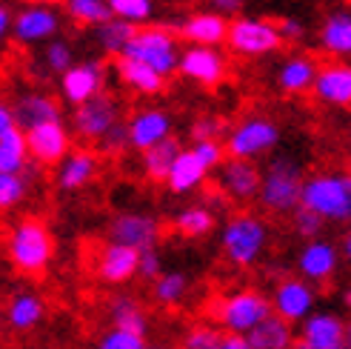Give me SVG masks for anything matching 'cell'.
<instances>
[{
  "instance_id": "6da1fadb",
  "label": "cell",
  "mask_w": 351,
  "mask_h": 349,
  "mask_svg": "<svg viewBox=\"0 0 351 349\" xmlns=\"http://www.w3.org/2000/svg\"><path fill=\"white\" fill-rule=\"evenodd\" d=\"M303 169L289 155H280L269 164V169L263 172V186H260V203L269 212L286 215L297 212L303 201Z\"/></svg>"
},
{
  "instance_id": "7a4b0ae2",
  "label": "cell",
  "mask_w": 351,
  "mask_h": 349,
  "mask_svg": "<svg viewBox=\"0 0 351 349\" xmlns=\"http://www.w3.org/2000/svg\"><path fill=\"white\" fill-rule=\"evenodd\" d=\"M300 206L317 212L323 221H351V174H311L303 183Z\"/></svg>"
},
{
  "instance_id": "3957f363",
  "label": "cell",
  "mask_w": 351,
  "mask_h": 349,
  "mask_svg": "<svg viewBox=\"0 0 351 349\" xmlns=\"http://www.w3.org/2000/svg\"><path fill=\"white\" fill-rule=\"evenodd\" d=\"M51 255H55V240L43 221L23 218L14 223L9 235V258L17 269L26 275H38L49 267Z\"/></svg>"
},
{
  "instance_id": "277c9868",
  "label": "cell",
  "mask_w": 351,
  "mask_h": 349,
  "mask_svg": "<svg viewBox=\"0 0 351 349\" xmlns=\"http://www.w3.org/2000/svg\"><path fill=\"white\" fill-rule=\"evenodd\" d=\"M215 321L226 329V333H252L266 318L274 315V306L263 292L257 289H240L220 298L215 304Z\"/></svg>"
},
{
  "instance_id": "5b68a950",
  "label": "cell",
  "mask_w": 351,
  "mask_h": 349,
  "mask_svg": "<svg viewBox=\"0 0 351 349\" xmlns=\"http://www.w3.org/2000/svg\"><path fill=\"white\" fill-rule=\"evenodd\" d=\"M123 55L146 63L149 69H154V72L163 75V78H169L171 72H178V66H180L178 34H174L171 29H163V26L137 29L134 41L129 43V49L123 52Z\"/></svg>"
},
{
  "instance_id": "8992f818",
  "label": "cell",
  "mask_w": 351,
  "mask_h": 349,
  "mask_svg": "<svg viewBox=\"0 0 351 349\" xmlns=\"http://www.w3.org/2000/svg\"><path fill=\"white\" fill-rule=\"evenodd\" d=\"M269 240V226L254 215H234L223 229V252L234 267H252Z\"/></svg>"
},
{
  "instance_id": "52a82bcc",
  "label": "cell",
  "mask_w": 351,
  "mask_h": 349,
  "mask_svg": "<svg viewBox=\"0 0 351 349\" xmlns=\"http://www.w3.org/2000/svg\"><path fill=\"white\" fill-rule=\"evenodd\" d=\"M232 52L245 58H257V55H269V52L280 49L283 38L274 23L263 21V17H237L229 23V38H226Z\"/></svg>"
},
{
  "instance_id": "ba28073f",
  "label": "cell",
  "mask_w": 351,
  "mask_h": 349,
  "mask_svg": "<svg viewBox=\"0 0 351 349\" xmlns=\"http://www.w3.org/2000/svg\"><path fill=\"white\" fill-rule=\"evenodd\" d=\"M277 141H280L277 124H271L269 117H249L229 132L226 152L237 161H249V158H257V155H266L269 149H274Z\"/></svg>"
},
{
  "instance_id": "9c48e42d",
  "label": "cell",
  "mask_w": 351,
  "mask_h": 349,
  "mask_svg": "<svg viewBox=\"0 0 351 349\" xmlns=\"http://www.w3.org/2000/svg\"><path fill=\"white\" fill-rule=\"evenodd\" d=\"M157 238H160V221L146 212H123L109 223V240L137 252L154 249Z\"/></svg>"
},
{
  "instance_id": "30bf717a",
  "label": "cell",
  "mask_w": 351,
  "mask_h": 349,
  "mask_svg": "<svg viewBox=\"0 0 351 349\" xmlns=\"http://www.w3.org/2000/svg\"><path fill=\"white\" fill-rule=\"evenodd\" d=\"M103 83H106V63L83 60V63H75L66 75H60V92L77 109L103 92Z\"/></svg>"
},
{
  "instance_id": "8fae6325",
  "label": "cell",
  "mask_w": 351,
  "mask_h": 349,
  "mask_svg": "<svg viewBox=\"0 0 351 349\" xmlns=\"http://www.w3.org/2000/svg\"><path fill=\"white\" fill-rule=\"evenodd\" d=\"M117 115H120L117 98L112 92H100L97 98L75 109V132L83 141H100L114 124H120Z\"/></svg>"
},
{
  "instance_id": "7c38bea8",
  "label": "cell",
  "mask_w": 351,
  "mask_h": 349,
  "mask_svg": "<svg viewBox=\"0 0 351 349\" xmlns=\"http://www.w3.org/2000/svg\"><path fill=\"white\" fill-rule=\"evenodd\" d=\"M26 144H29V155L32 161H38L40 166L66 161L69 146H72V137H69V129L63 126V120H55V124H43L26 132Z\"/></svg>"
},
{
  "instance_id": "4fadbf2b",
  "label": "cell",
  "mask_w": 351,
  "mask_h": 349,
  "mask_svg": "<svg viewBox=\"0 0 351 349\" xmlns=\"http://www.w3.org/2000/svg\"><path fill=\"white\" fill-rule=\"evenodd\" d=\"M271 306H274V315L283 318V321H289V324L306 321V318L311 315V306H314V289H311L306 281L286 278V281L277 284L274 298H271Z\"/></svg>"
},
{
  "instance_id": "5bb4252c",
  "label": "cell",
  "mask_w": 351,
  "mask_h": 349,
  "mask_svg": "<svg viewBox=\"0 0 351 349\" xmlns=\"http://www.w3.org/2000/svg\"><path fill=\"white\" fill-rule=\"evenodd\" d=\"M178 72L195 83L203 86H217L226 78V60L217 49H208V46H191L180 55V66Z\"/></svg>"
},
{
  "instance_id": "9a60e30c",
  "label": "cell",
  "mask_w": 351,
  "mask_h": 349,
  "mask_svg": "<svg viewBox=\"0 0 351 349\" xmlns=\"http://www.w3.org/2000/svg\"><path fill=\"white\" fill-rule=\"evenodd\" d=\"M60 29V14L51 6H26L17 12L14 23H12V34L21 43H40L55 38Z\"/></svg>"
},
{
  "instance_id": "2e32d148",
  "label": "cell",
  "mask_w": 351,
  "mask_h": 349,
  "mask_svg": "<svg viewBox=\"0 0 351 349\" xmlns=\"http://www.w3.org/2000/svg\"><path fill=\"white\" fill-rule=\"evenodd\" d=\"M140 267V252L120 247V243H106L95 260V272L103 284H126L137 275Z\"/></svg>"
},
{
  "instance_id": "e0dca14e",
  "label": "cell",
  "mask_w": 351,
  "mask_h": 349,
  "mask_svg": "<svg viewBox=\"0 0 351 349\" xmlns=\"http://www.w3.org/2000/svg\"><path fill=\"white\" fill-rule=\"evenodd\" d=\"M220 189L234 201H252L260 195L263 186V172L252 164V161H226L220 169Z\"/></svg>"
},
{
  "instance_id": "ac0fdd59",
  "label": "cell",
  "mask_w": 351,
  "mask_h": 349,
  "mask_svg": "<svg viewBox=\"0 0 351 349\" xmlns=\"http://www.w3.org/2000/svg\"><path fill=\"white\" fill-rule=\"evenodd\" d=\"M166 137H171V117L163 109H140L129 120V141L140 152H149Z\"/></svg>"
},
{
  "instance_id": "d6986e66",
  "label": "cell",
  "mask_w": 351,
  "mask_h": 349,
  "mask_svg": "<svg viewBox=\"0 0 351 349\" xmlns=\"http://www.w3.org/2000/svg\"><path fill=\"white\" fill-rule=\"evenodd\" d=\"M229 23L223 14H215V12H200V14H191L178 26V34L183 41L195 43V46H208L215 49L220 46L226 38H229Z\"/></svg>"
},
{
  "instance_id": "ffe728a7",
  "label": "cell",
  "mask_w": 351,
  "mask_h": 349,
  "mask_svg": "<svg viewBox=\"0 0 351 349\" xmlns=\"http://www.w3.org/2000/svg\"><path fill=\"white\" fill-rule=\"evenodd\" d=\"M311 92H314L317 100L331 103V106H348L351 103V66L348 63L320 66Z\"/></svg>"
},
{
  "instance_id": "44dd1931",
  "label": "cell",
  "mask_w": 351,
  "mask_h": 349,
  "mask_svg": "<svg viewBox=\"0 0 351 349\" xmlns=\"http://www.w3.org/2000/svg\"><path fill=\"white\" fill-rule=\"evenodd\" d=\"M12 109H14L17 126H21L23 132L60 120V103L55 98H49V95H40V92H29L23 98H17V103Z\"/></svg>"
},
{
  "instance_id": "7402d4cb",
  "label": "cell",
  "mask_w": 351,
  "mask_h": 349,
  "mask_svg": "<svg viewBox=\"0 0 351 349\" xmlns=\"http://www.w3.org/2000/svg\"><path fill=\"white\" fill-rule=\"evenodd\" d=\"M300 341H306L314 349H343L346 346V324L337 315H308L303 321V335Z\"/></svg>"
},
{
  "instance_id": "603a6c76",
  "label": "cell",
  "mask_w": 351,
  "mask_h": 349,
  "mask_svg": "<svg viewBox=\"0 0 351 349\" xmlns=\"http://www.w3.org/2000/svg\"><path fill=\"white\" fill-rule=\"evenodd\" d=\"M297 267L308 281H328L337 269V249L328 240H311L297 258Z\"/></svg>"
},
{
  "instance_id": "cb8c5ba5",
  "label": "cell",
  "mask_w": 351,
  "mask_h": 349,
  "mask_svg": "<svg viewBox=\"0 0 351 349\" xmlns=\"http://www.w3.org/2000/svg\"><path fill=\"white\" fill-rule=\"evenodd\" d=\"M114 72H117V78L123 83L132 86V89H137L140 95H160L163 86H166L163 75H157L154 69H149L146 63H140L134 58H126V55L114 58Z\"/></svg>"
},
{
  "instance_id": "d4e9b609",
  "label": "cell",
  "mask_w": 351,
  "mask_h": 349,
  "mask_svg": "<svg viewBox=\"0 0 351 349\" xmlns=\"http://www.w3.org/2000/svg\"><path fill=\"white\" fill-rule=\"evenodd\" d=\"M206 174H208L206 164L191 149H183L178 155V161H174L171 172H169L166 186L174 192V195H186V192H195L206 181Z\"/></svg>"
},
{
  "instance_id": "484cf974",
  "label": "cell",
  "mask_w": 351,
  "mask_h": 349,
  "mask_svg": "<svg viewBox=\"0 0 351 349\" xmlns=\"http://www.w3.org/2000/svg\"><path fill=\"white\" fill-rule=\"evenodd\" d=\"M95 174H97V155L89 149H77L60 164L58 186L63 192H75V189H83Z\"/></svg>"
},
{
  "instance_id": "4316f807",
  "label": "cell",
  "mask_w": 351,
  "mask_h": 349,
  "mask_svg": "<svg viewBox=\"0 0 351 349\" xmlns=\"http://www.w3.org/2000/svg\"><path fill=\"white\" fill-rule=\"evenodd\" d=\"M109 318H112L114 329H123V333L146 338V329H149L146 312L132 295H114V298L109 301Z\"/></svg>"
},
{
  "instance_id": "83f0119b",
  "label": "cell",
  "mask_w": 351,
  "mask_h": 349,
  "mask_svg": "<svg viewBox=\"0 0 351 349\" xmlns=\"http://www.w3.org/2000/svg\"><path fill=\"white\" fill-rule=\"evenodd\" d=\"M320 66L314 63L311 58H291L280 66V75H277V86L283 89L286 95H300L306 89H311L314 80H317Z\"/></svg>"
},
{
  "instance_id": "f1b7e54d",
  "label": "cell",
  "mask_w": 351,
  "mask_h": 349,
  "mask_svg": "<svg viewBox=\"0 0 351 349\" xmlns=\"http://www.w3.org/2000/svg\"><path fill=\"white\" fill-rule=\"evenodd\" d=\"M252 349H294V333H291V324L283 318H266L260 326H254L249 335Z\"/></svg>"
},
{
  "instance_id": "f546056e",
  "label": "cell",
  "mask_w": 351,
  "mask_h": 349,
  "mask_svg": "<svg viewBox=\"0 0 351 349\" xmlns=\"http://www.w3.org/2000/svg\"><path fill=\"white\" fill-rule=\"evenodd\" d=\"M320 43L331 55H351V12H335L326 17Z\"/></svg>"
},
{
  "instance_id": "4dcf8cb0",
  "label": "cell",
  "mask_w": 351,
  "mask_h": 349,
  "mask_svg": "<svg viewBox=\"0 0 351 349\" xmlns=\"http://www.w3.org/2000/svg\"><path fill=\"white\" fill-rule=\"evenodd\" d=\"M180 152H183V146H180L178 137H166L163 144L152 146L149 152H143V169H146V174L152 181H166Z\"/></svg>"
},
{
  "instance_id": "1f68e13d",
  "label": "cell",
  "mask_w": 351,
  "mask_h": 349,
  "mask_svg": "<svg viewBox=\"0 0 351 349\" xmlns=\"http://www.w3.org/2000/svg\"><path fill=\"white\" fill-rule=\"evenodd\" d=\"M29 164V144H26V132L21 126H14L0 137V172L9 174H21L23 166Z\"/></svg>"
},
{
  "instance_id": "d6a6232c",
  "label": "cell",
  "mask_w": 351,
  "mask_h": 349,
  "mask_svg": "<svg viewBox=\"0 0 351 349\" xmlns=\"http://www.w3.org/2000/svg\"><path fill=\"white\" fill-rule=\"evenodd\" d=\"M134 34H137L134 23H126V21H117V17H112V21L97 26V43H100V49L106 52V55L120 58L123 52L129 49V43L134 41Z\"/></svg>"
},
{
  "instance_id": "836d02e7",
  "label": "cell",
  "mask_w": 351,
  "mask_h": 349,
  "mask_svg": "<svg viewBox=\"0 0 351 349\" xmlns=\"http://www.w3.org/2000/svg\"><path fill=\"white\" fill-rule=\"evenodd\" d=\"M43 301L38 298V295H32V292H21V295H14L12 304H9V324L14 329H32V326H38L40 318H43Z\"/></svg>"
},
{
  "instance_id": "e575fe53",
  "label": "cell",
  "mask_w": 351,
  "mask_h": 349,
  "mask_svg": "<svg viewBox=\"0 0 351 349\" xmlns=\"http://www.w3.org/2000/svg\"><path fill=\"white\" fill-rule=\"evenodd\" d=\"M174 229L183 238H203L215 229V215L206 206H189L174 218Z\"/></svg>"
},
{
  "instance_id": "d590c367",
  "label": "cell",
  "mask_w": 351,
  "mask_h": 349,
  "mask_svg": "<svg viewBox=\"0 0 351 349\" xmlns=\"http://www.w3.org/2000/svg\"><path fill=\"white\" fill-rule=\"evenodd\" d=\"M66 12L83 26H103L112 21V9L106 0H63Z\"/></svg>"
},
{
  "instance_id": "8d00e7d4",
  "label": "cell",
  "mask_w": 351,
  "mask_h": 349,
  "mask_svg": "<svg viewBox=\"0 0 351 349\" xmlns=\"http://www.w3.org/2000/svg\"><path fill=\"white\" fill-rule=\"evenodd\" d=\"M186 292H189V278L183 272H163L154 281V301L160 306L180 304Z\"/></svg>"
},
{
  "instance_id": "74e56055",
  "label": "cell",
  "mask_w": 351,
  "mask_h": 349,
  "mask_svg": "<svg viewBox=\"0 0 351 349\" xmlns=\"http://www.w3.org/2000/svg\"><path fill=\"white\" fill-rule=\"evenodd\" d=\"M112 17L117 21H126V23H143L154 14V0H106Z\"/></svg>"
},
{
  "instance_id": "f35d334b",
  "label": "cell",
  "mask_w": 351,
  "mask_h": 349,
  "mask_svg": "<svg viewBox=\"0 0 351 349\" xmlns=\"http://www.w3.org/2000/svg\"><path fill=\"white\" fill-rule=\"evenodd\" d=\"M223 333L212 324H200V326H191L189 333L183 335L180 349H220Z\"/></svg>"
},
{
  "instance_id": "ab89813d",
  "label": "cell",
  "mask_w": 351,
  "mask_h": 349,
  "mask_svg": "<svg viewBox=\"0 0 351 349\" xmlns=\"http://www.w3.org/2000/svg\"><path fill=\"white\" fill-rule=\"evenodd\" d=\"M26 181L21 174H9V172H0V209H12L26 198Z\"/></svg>"
},
{
  "instance_id": "60d3db41",
  "label": "cell",
  "mask_w": 351,
  "mask_h": 349,
  "mask_svg": "<svg viewBox=\"0 0 351 349\" xmlns=\"http://www.w3.org/2000/svg\"><path fill=\"white\" fill-rule=\"evenodd\" d=\"M46 66L51 69V72H58V75H66L69 69L75 66V55H72V46H69L66 41H51L46 46Z\"/></svg>"
},
{
  "instance_id": "b9f144b4",
  "label": "cell",
  "mask_w": 351,
  "mask_h": 349,
  "mask_svg": "<svg viewBox=\"0 0 351 349\" xmlns=\"http://www.w3.org/2000/svg\"><path fill=\"white\" fill-rule=\"evenodd\" d=\"M97 146H100L103 155H120L126 146H132V141H129V124H114V126L97 141Z\"/></svg>"
},
{
  "instance_id": "7bdbcfd3",
  "label": "cell",
  "mask_w": 351,
  "mask_h": 349,
  "mask_svg": "<svg viewBox=\"0 0 351 349\" xmlns=\"http://www.w3.org/2000/svg\"><path fill=\"white\" fill-rule=\"evenodd\" d=\"M323 218L317 215V212H311V209H306V206H300L294 212V232L300 235V238H308V240H314L320 235V229H323Z\"/></svg>"
},
{
  "instance_id": "ee69618b",
  "label": "cell",
  "mask_w": 351,
  "mask_h": 349,
  "mask_svg": "<svg viewBox=\"0 0 351 349\" xmlns=\"http://www.w3.org/2000/svg\"><path fill=\"white\" fill-rule=\"evenodd\" d=\"M97 349H149V346H146V338L123 333V329H112V333H106L100 338Z\"/></svg>"
},
{
  "instance_id": "f6af8a7d",
  "label": "cell",
  "mask_w": 351,
  "mask_h": 349,
  "mask_svg": "<svg viewBox=\"0 0 351 349\" xmlns=\"http://www.w3.org/2000/svg\"><path fill=\"white\" fill-rule=\"evenodd\" d=\"M226 132V124L220 117H197L191 124V141L203 144V141H217V137Z\"/></svg>"
},
{
  "instance_id": "bcb514c9",
  "label": "cell",
  "mask_w": 351,
  "mask_h": 349,
  "mask_svg": "<svg viewBox=\"0 0 351 349\" xmlns=\"http://www.w3.org/2000/svg\"><path fill=\"white\" fill-rule=\"evenodd\" d=\"M191 152L206 164V169H215L223 164V155H226V146L220 141H203V144H195Z\"/></svg>"
},
{
  "instance_id": "7dc6e473",
  "label": "cell",
  "mask_w": 351,
  "mask_h": 349,
  "mask_svg": "<svg viewBox=\"0 0 351 349\" xmlns=\"http://www.w3.org/2000/svg\"><path fill=\"white\" fill-rule=\"evenodd\" d=\"M137 275H143L146 281H157L163 275V260L157 255V249H146L140 252V267H137Z\"/></svg>"
},
{
  "instance_id": "c3c4849f",
  "label": "cell",
  "mask_w": 351,
  "mask_h": 349,
  "mask_svg": "<svg viewBox=\"0 0 351 349\" xmlns=\"http://www.w3.org/2000/svg\"><path fill=\"white\" fill-rule=\"evenodd\" d=\"M274 26H277V32H280V38L283 41H300L306 34V26L300 21H294V17H280Z\"/></svg>"
},
{
  "instance_id": "681fc988",
  "label": "cell",
  "mask_w": 351,
  "mask_h": 349,
  "mask_svg": "<svg viewBox=\"0 0 351 349\" xmlns=\"http://www.w3.org/2000/svg\"><path fill=\"white\" fill-rule=\"evenodd\" d=\"M243 3L245 0H208V6H212V12L215 14H237L240 9H243Z\"/></svg>"
},
{
  "instance_id": "f907efd6",
  "label": "cell",
  "mask_w": 351,
  "mask_h": 349,
  "mask_svg": "<svg viewBox=\"0 0 351 349\" xmlns=\"http://www.w3.org/2000/svg\"><path fill=\"white\" fill-rule=\"evenodd\" d=\"M220 349H252V344H249V338H245V335H237V333H223Z\"/></svg>"
},
{
  "instance_id": "816d5d0a",
  "label": "cell",
  "mask_w": 351,
  "mask_h": 349,
  "mask_svg": "<svg viewBox=\"0 0 351 349\" xmlns=\"http://www.w3.org/2000/svg\"><path fill=\"white\" fill-rule=\"evenodd\" d=\"M17 126L14 120V109L9 106V103H0V137H3L6 132H12Z\"/></svg>"
},
{
  "instance_id": "f5cc1de1",
  "label": "cell",
  "mask_w": 351,
  "mask_h": 349,
  "mask_svg": "<svg viewBox=\"0 0 351 349\" xmlns=\"http://www.w3.org/2000/svg\"><path fill=\"white\" fill-rule=\"evenodd\" d=\"M12 23H14V17L9 14V9L3 3H0V41H3L6 34L12 32Z\"/></svg>"
},
{
  "instance_id": "db71d44e",
  "label": "cell",
  "mask_w": 351,
  "mask_h": 349,
  "mask_svg": "<svg viewBox=\"0 0 351 349\" xmlns=\"http://www.w3.org/2000/svg\"><path fill=\"white\" fill-rule=\"evenodd\" d=\"M343 252H346V258L351 260V232L346 235V243H343Z\"/></svg>"
},
{
  "instance_id": "11a10c76",
  "label": "cell",
  "mask_w": 351,
  "mask_h": 349,
  "mask_svg": "<svg viewBox=\"0 0 351 349\" xmlns=\"http://www.w3.org/2000/svg\"><path fill=\"white\" fill-rule=\"evenodd\" d=\"M294 349H314V346H308L306 341H294ZM343 349H348V346H343Z\"/></svg>"
},
{
  "instance_id": "9f6ffc18",
  "label": "cell",
  "mask_w": 351,
  "mask_h": 349,
  "mask_svg": "<svg viewBox=\"0 0 351 349\" xmlns=\"http://www.w3.org/2000/svg\"><path fill=\"white\" fill-rule=\"evenodd\" d=\"M49 3H55V0H32V6H49Z\"/></svg>"
},
{
  "instance_id": "6f0895ef",
  "label": "cell",
  "mask_w": 351,
  "mask_h": 349,
  "mask_svg": "<svg viewBox=\"0 0 351 349\" xmlns=\"http://www.w3.org/2000/svg\"><path fill=\"white\" fill-rule=\"evenodd\" d=\"M346 346H348V349H351V324H348V326H346Z\"/></svg>"
},
{
  "instance_id": "680465c9",
  "label": "cell",
  "mask_w": 351,
  "mask_h": 349,
  "mask_svg": "<svg viewBox=\"0 0 351 349\" xmlns=\"http://www.w3.org/2000/svg\"><path fill=\"white\" fill-rule=\"evenodd\" d=\"M149 349H171V346H163V344H154V346H149Z\"/></svg>"
},
{
  "instance_id": "91938a15",
  "label": "cell",
  "mask_w": 351,
  "mask_h": 349,
  "mask_svg": "<svg viewBox=\"0 0 351 349\" xmlns=\"http://www.w3.org/2000/svg\"><path fill=\"white\" fill-rule=\"evenodd\" d=\"M346 304H351V292H348V295H346Z\"/></svg>"
}]
</instances>
